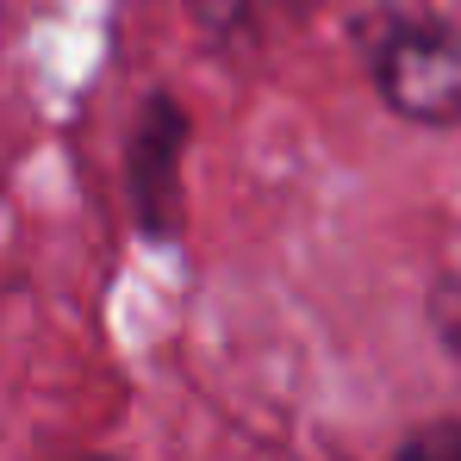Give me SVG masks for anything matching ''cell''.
<instances>
[{
    "label": "cell",
    "mask_w": 461,
    "mask_h": 461,
    "mask_svg": "<svg viewBox=\"0 0 461 461\" xmlns=\"http://www.w3.org/2000/svg\"><path fill=\"white\" fill-rule=\"evenodd\" d=\"M362 63L368 87L381 94V106L405 125L424 131H456L461 125V32L430 19V13H405L386 6L362 25Z\"/></svg>",
    "instance_id": "obj_1"
},
{
    "label": "cell",
    "mask_w": 461,
    "mask_h": 461,
    "mask_svg": "<svg viewBox=\"0 0 461 461\" xmlns=\"http://www.w3.org/2000/svg\"><path fill=\"white\" fill-rule=\"evenodd\" d=\"M187 144H194V113L181 106L175 87H150L125 131V200H131V225L150 243H181L187 230Z\"/></svg>",
    "instance_id": "obj_2"
},
{
    "label": "cell",
    "mask_w": 461,
    "mask_h": 461,
    "mask_svg": "<svg viewBox=\"0 0 461 461\" xmlns=\"http://www.w3.org/2000/svg\"><path fill=\"white\" fill-rule=\"evenodd\" d=\"M187 6V19H194V32L212 44V50H249V44H262V32H268V19L275 13H312V6H324V0H181Z\"/></svg>",
    "instance_id": "obj_3"
},
{
    "label": "cell",
    "mask_w": 461,
    "mask_h": 461,
    "mask_svg": "<svg viewBox=\"0 0 461 461\" xmlns=\"http://www.w3.org/2000/svg\"><path fill=\"white\" fill-rule=\"evenodd\" d=\"M393 461H461V418H424L399 437Z\"/></svg>",
    "instance_id": "obj_4"
},
{
    "label": "cell",
    "mask_w": 461,
    "mask_h": 461,
    "mask_svg": "<svg viewBox=\"0 0 461 461\" xmlns=\"http://www.w3.org/2000/svg\"><path fill=\"white\" fill-rule=\"evenodd\" d=\"M430 330L461 362V262H443V275L430 281Z\"/></svg>",
    "instance_id": "obj_5"
},
{
    "label": "cell",
    "mask_w": 461,
    "mask_h": 461,
    "mask_svg": "<svg viewBox=\"0 0 461 461\" xmlns=\"http://www.w3.org/2000/svg\"><path fill=\"white\" fill-rule=\"evenodd\" d=\"M81 461H125V456H81Z\"/></svg>",
    "instance_id": "obj_6"
},
{
    "label": "cell",
    "mask_w": 461,
    "mask_h": 461,
    "mask_svg": "<svg viewBox=\"0 0 461 461\" xmlns=\"http://www.w3.org/2000/svg\"><path fill=\"white\" fill-rule=\"evenodd\" d=\"M0 194H6V175H0Z\"/></svg>",
    "instance_id": "obj_7"
}]
</instances>
